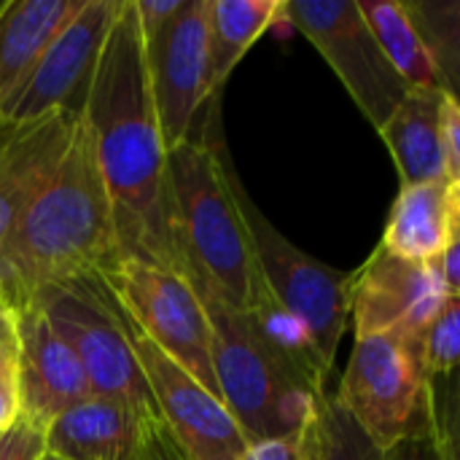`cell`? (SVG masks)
I'll list each match as a JSON object with an SVG mask.
<instances>
[{
	"label": "cell",
	"mask_w": 460,
	"mask_h": 460,
	"mask_svg": "<svg viewBox=\"0 0 460 460\" xmlns=\"http://www.w3.org/2000/svg\"><path fill=\"white\" fill-rule=\"evenodd\" d=\"M334 396L377 450L437 429L423 340L407 334L356 337Z\"/></svg>",
	"instance_id": "cell-6"
},
{
	"label": "cell",
	"mask_w": 460,
	"mask_h": 460,
	"mask_svg": "<svg viewBox=\"0 0 460 460\" xmlns=\"http://www.w3.org/2000/svg\"><path fill=\"white\" fill-rule=\"evenodd\" d=\"M299 434L251 442L237 460H299Z\"/></svg>",
	"instance_id": "cell-29"
},
{
	"label": "cell",
	"mask_w": 460,
	"mask_h": 460,
	"mask_svg": "<svg viewBox=\"0 0 460 460\" xmlns=\"http://www.w3.org/2000/svg\"><path fill=\"white\" fill-rule=\"evenodd\" d=\"M453 299L437 261H407L375 248L367 264L350 275V318L356 337L407 334L423 340L431 321Z\"/></svg>",
	"instance_id": "cell-13"
},
{
	"label": "cell",
	"mask_w": 460,
	"mask_h": 460,
	"mask_svg": "<svg viewBox=\"0 0 460 460\" xmlns=\"http://www.w3.org/2000/svg\"><path fill=\"white\" fill-rule=\"evenodd\" d=\"M299 460H383L337 396H326L299 434Z\"/></svg>",
	"instance_id": "cell-21"
},
{
	"label": "cell",
	"mask_w": 460,
	"mask_h": 460,
	"mask_svg": "<svg viewBox=\"0 0 460 460\" xmlns=\"http://www.w3.org/2000/svg\"><path fill=\"white\" fill-rule=\"evenodd\" d=\"M19 396L22 418L43 431L92 396L78 358L32 302L19 305Z\"/></svg>",
	"instance_id": "cell-14"
},
{
	"label": "cell",
	"mask_w": 460,
	"mask_h": 460,
	"mask_svg": "<svg viewBox=\"0 0 460 460\" xmlns=\"http://www.w3.org/2000/svg\"><path fill=\"white\" fill-rule=\"evenodd\" d=\"M116 256L111 199L92 135L78 119L59 162L32 189L0 243V283L22 305L43 286L102 272Z\"/></svg>",
	"instance_id": "cell-2"
},
{
	"label": "cell",
	"mask_w": 460,
	"mask_h": 460,
	"mask_svg": "<svg viewBox=\"0 0 460 460\" xmlns=\"http://www.w3.org/2000/svg\"><path fill=\"white\" fill-rule=\"evenodd\" d=\"M24 302H32L57 337L73 350L89 380L92 396L113 399L156 418V407L132 350L129 321L100 272L43 286Z\"/></svg>",
	"instance_id": "cell-5"
},
{
	"label": "cell",
	"mask_w": 460,
	"mask_h": 460,
	"mask_svg": "<svg viewBox=\"0 0 460 460\" xmlns=\"http://www.w3.org/2000/svg\"><path fill=\"white\" fill-rule=\"evenodd\" d=\"M442 151L447 172L460 183V105L458 94H447L442 105Z\"/></svg>",
	"instance_id": "cell-27"
},
{
	"label": "cell",
	"mask_w": 460,
	"mask_h": 460,
	"mask_svg": "<svg viewBox=\"0 0 460 460\" xmlns=\"http://www.w3.org/2000/svg\"><path fill=\"white\" fill-rule=\"evenodd\" d=\"M84 0H11L0 8V108Z\"/></svg>",
	"instance_id": "cell-18"
},
{
	"label": "cell",
	"mask_w": 460,
	"mask_h": 460,
	"mask_svg": "<svg viewBox=\"0 0 460 460\" xmlns=\"http://www.w3.org/2000/svg\"><path fill=\"white\" fill-rule=\"evenodd\" d=\"M100 278L129 326L218 396L210 321L194 283L175 270L129 256H116Z\"/></svg>",
	"instance_id": "cell-7"
},
{
	"label": "cell",
	"mask_w": 460,
	"mask_h": 460,
	"mask_svg": "<svg viewBox=\"0 0 460 460\" xmlns=\"http://www.w3.org/2000/svg\"><path fill=\"white\" fill-rule=\"evenodd\" d=\"M38 460H65V458H59V456H54V453H49V450H43V456Z\"/></svg>",
	"instance_id": "cell-32"
},
{
	"label": "cell",
	"mask_w": 460,
	"mask_h": 460,
	"mask_svg": "<svg viewBox=\"0 0 460 460\" xmlns=\"http://www.w3.org/2000/svg\"><path fill=\"white\" fill-rule=\"evenodd\" d=\"M132 350L156 407L159 426L181 460H237L245 453L248 439L216 394L135 329Z\"/></svg>",
	"instance_id": "cell-10"
},
{
	"label": "cell",
	"mask_w": 460,
	"mask_h": 460,
	"mask_svg": "<svg viewBox=\"0 0 460 460\" xmlns=\"http://www.w3.org/2000/svg\"><path fill=\"white\" fill-rule=\"evenodd\" d=\"M137 22H140V32L143 38H151L154 32H159L170 16L178 13V8L183 5V0H132Z\"/></svg>",
	"instance_id": "cell-28"
},
{
	"label": "cell",
	"mask_w": 460,
	"mask_h": 460,
	"mask_svg": "<svg viewBox=\"0 0 460 460\" xmlns=\"http://www.w3.org/2000/svg\"><path fill=\"white\" fill-rule=\"evenodd\" d=\"M280 13L278 0H208V100Z\"/></svg>",
	"instance_id": "cell-19"
},
{
	"label": "cell",
	"mask_w": 460,
	"mask_h": 460,
	"mask_svg": "<svg viewBox=\"0 0 460 460\" xmlns=\"http://www.w3.org/2000/svg\"><path fill=\"white\" fill-rule=\"evenodd\" d=\"M283 13L321 51L364 119L380 132L410 89L375 40L358 3L288 0Z\"/></svg>",
	"instance_id": "cell-9"
},
{
	"label": "cell",
	"mask_w": 460,
	"mask_h": 460,
	"mask_svg": "<svg viewBox=\"0 0 460 460\" xmlns=\"http://www.w3.org/2000/svg\"><path fill=\"white\" fill-rule=\"evenodd\" d=\"M356 3L375 40L380 43L383 54L388 57L394 70L402 75L407 89L447 92L404 3H385V0H356Z\"/></svg>",
	"instance_id": "cell-20"
},
{
	"label": "cell",
	"mask_w": 460,
	"mask_h": 460,
	"mask_svg": "<svg viewBox=\"0 0 460 460\" xmlns=\"http://www.w3.org/2000/svg\"><path fill=\"white\" fill-rule=\"evenodd\" d=\"M170 229L181 275L237 310L264 291L240 205V181L221 146L189 137L167 154Z\"/></svg>",
	"instance_id": "cell-3"
},
{
	"label": "cell",
	"mask_w": 460,
	"mask_h": 460,
	"mask_svg": "<svg viewBox=\"0 0 460 460\" xmlns=\"http://www.w3.org/2000/svg\"><path fill=\"white\" fill-rule=\"evenodd\" d=\"M447 94L442 89H410L383 124L380 135L394 156L402 186L453 181L442 151V105Z\"/></svg>",
	"instance_id": "cell-17"
},
{
	"label": "cell",
	"mask_w": 460,
	"mask_h": 460,
	"mask_svg": "<svg viewBox=\"0 0 460 460\" xmlns=\"http://www.w3.org/2000/svg\"><path fill=\"white\" fill-rule=\"evenodd\" d=\"M213 334V375L218 396L248 445L294 437L315 415L326 391L294 372L261 337L245 310L197 288Z\"/></svg>",
	"instance_id": "cell-4"
},
{
	"label": "cell",
	"mask_w": 460,
	"mask_h": 460,
	"mask_svg": "<svg viewBox=\"0 0 460 460\" xmlns=\"http://www.w3.org/2000/svg\"><path fill=\"white\" fill-rule=\"evenodd\" d=\"M159 418L121 402L89 396L54 418L43 437L46 450L65 460H135Z\"/></svg>",
	"instance_id": "cell-15"
},
{
	"label": "cell",
	"mask_w": 460,
	"mask_h": 460,
	"mask_svg": "<svg viewBox=\"0 0 460 460\" xmlns=\"http://www.w3.org/2000/svg\"><path fill=\"white\" fill-rule=\"evenodd\" d=\"M81 119L111 199L119 256L181 272L170 229L167 148L148 89L146 40L132 0H119Z\"/></svg>",
	"instance_id": "cell-1"
},
{
	"label": "cell",
	"mask_w": 460,
	"mask_h": 460,
	"mask_svg": "<svg viewBox=\"0 0 460 460\" xmlns=\"http://www.w3.org/2000/svg\"><path fill=\"white\" fill-rule=\"evenodd\" d=\"M418 35L423 38L442 84L450 94H456L458 86V24H460V5L456 0H418V3H404Z\"/></svg>",
	"instance_id": "cell-22"
},
{
	"label": "cell",
	"mask_w": 460,
	"mask_h": 460,
	"mask_svg": "<svg viewBox=\"0 0 460 460\" xmlns=\"http://www.w3.org/2000/svg\"><path fill=\"white\" fill-rule=\"evenodd\" d=\"M46 450L43 429L19 418L8 431L0 434V460H38Z\"/></svg>",
	"instance_id": "cell-26"
},
{
	"label": "cell",
	"mask_w": 460,
	"mask_h": 460,
	"mask_svg": "<svg viewBox=\"0 0 460 460\" xmlns=\"http://www.w3.org/2000/svg\"><path fill=\"white\" fill-rule=\"evenodd\" d=\"M19 418V302L0 283V434Z\"/></svg>",
	"instance_id": "cell-23"
},
{
	"label": "cell",
	"mask_w": 460,
	"mask_h": 460,
	"mask_svg": "<svg viewBox=\"0 0 460 460\" xmlns=\"http://www.w3.org/2000/svg\"><path fill=\"white\" fill-rule=\"evenodd\" d=\"M456 442L453 437L434 431L410 437L396 442L394 447L383 450V460H456Z\"/></svg>",
	"instance_id": "cell-25"
},
{
	"label": "cell",
	"mask_w": 460,
	"mask_h": 460,
	"mask_svg": "<svg viewBox=\"0 0 460 460\" xmlns=\"http://www.w3.org/2000/svg\"><path fill=\"white\" fill-rule=\"evenodd\" d=\"M0 8H3V3H0Z\"/></svg>",
	"instance_id": "cell-33"
},
{
	"label": "cell",
	"mask_w": 460,
	"mask_h": 460,
	"mask_svg": "<svg viewBox=\"0 0 460 460\" xmlns=\"http://www.w3.org/2000/svg\"><path fill=\"white\" fill-rule=\"evenodd\" d=\"M458 243H453L439 259H437V270H439V275H442V280H445V286H447V291L453 294V296H458L460 291V272H458Z\"/></svg>",
	"instance_id": "cell-31"
},
{
	"label": "cell",
	"mask_w": 460,
	"mask_h": 460,
	"mask_svg": "<svg viewBox=\"0 0 460 460\" xmlns=\"http://www.w3.org/2000/svg\"><path fill=\"white\" fill-rule=\"evenodd\" d=\"M135 460H181V456L175 453V447L164 437L162 426H156L151 431V437L146 439V445L140 447V453L135 456Z\"/></svg>",
	"instance_id": "cell-30"
},
{
	"label": "cell",
	"mask_w": 460,
	"mask_h": 460,
	"mask_svg": "<svg viewBox=\"0 0 460 460\" xmlns=\"http://www.w3.org/2000/svg\"><path fill=\"white\" fill-rule=\"evenodd\" d=\"M460 237V183L431 181L402 186L391 208L383 243L388 253L434 264Z\"/></svg>",
	"instance_id": "cell-16"
},
{
	"label": "cell",
	"mask_w": 460,
	"mask_h": 460,
	"mask_svg": "<svg viewBox=\"0 0 460 460\" xmlns=\"http://www.w3.org/2000/svg\"><path fill=\"white\" fill-rule=\"evenodd\" d=\"M256 267L270 296L313 334L321 356L334 367L337 348L350 323V272L334 270L291 245L240 186Z\"/></svg>",
	"instance_id": "cell-8"
},
{
	"label": "cell",
	"mask_w": 460,
	"mask_h": 460,
	"mask_svg": "<svg viewBox=\"0 0 460 460\" xmlns=\"http://www.w3.org/2000/svg\"><path fill=\"white\" fill-rule=\"evenodd\" d=\"M460 353V299L453 296L423 334V358L431 380L456 375Z\"/></svg>",
	"instance_id": "cell-24"
},
{
	"label": "cell",
	"mask_w": 460,
	"mask_h": 460,
	"mask_svg": "<svg viewBox=\"0 0 460 460\" xmlns=\"http://www.w3.org/2000/svg\"><path fill=\"white\" fill-rule=\"evenodd\" d=\"M116 8L119 0H84L0 108V121L30 124L51 113H81Z\"/></svg>",
	"instance_id": "cell-11"
},
{
	"label": "cell",
	"mask_w": 460,
	"mask_h": 460,
	"mask_svg": "<svg viewBox=\"0 0 460 460\" xmlns=\"http://www.w3.org/2000/svg\"><path fill=\"white\" fill-rule=\"evenodd\" d=\"M146 40V73L167 154L191 137L208 102V0H183Z\"/></svg>",
	"instance_id": "cell-12"
}]
</instances>
